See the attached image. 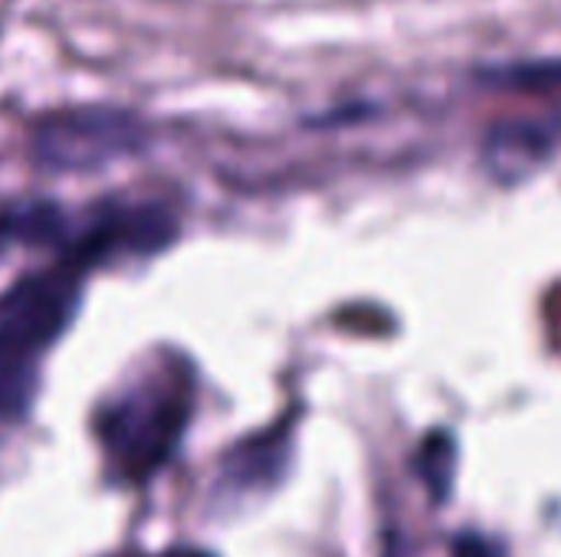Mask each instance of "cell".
<instances>
[{
  "label": "cell",
  "mask_w": 561,
  "mask_h": 557,
  "mask_svg": "<svg viewBox=\"0 0 561 557\" xmlns=\"http://www.w3.org/2000/svg\"><path fill=\"white\" fill-rule=\"evenodd\" d=\"M89 266L59 253L56 263L23 272L0 295V417L23 420L39 394L46 351L69 332L82 305Z\"/></svg>",
  "instance_id": "6da1fadb"
},
{
  "label": "cell",
  "mask_w": 561,
  "mask_h": 557,
  "mask_svg": "<svg viewBox=\"0 0 561 557\" xmlns=\"http://www.w3.org/2000/svg\"><path fill=\"white\" fill-rule=\"evenodd\" d=\"M187 407L181 394L161 387H131L102 410L99 440L125 479L145 483L181 440Z\"/></svg>",
  "instance_id": "7a4b0ae2"
},
{
  "label": "cell",
  "mask_w": 561,
  "mask_h": 557,
  "mask_svg": "<svg viewBox=\"0 0 561 557\" xmlns=\"http://www.w3.org/2000/svg\"><path fill=\"white\" fill-rule=\"evenodd\" d=\"M141 118L125 108L53 112L33 131V158L53 174H92L141 148Z\"/></svg>",
  "instance_id": "3957f363"
},
{
  "label": "cell",
  "mask_w": 561,
  "mask_h": 557,
  "mask_svg": "<svg viewBox=\"0 0 561 557\" xmlns=\"http://www.w3.org/2000/svg\"><path fill=\"white\" fill-rule=\"evenodd\" d=\"M454 557H503V552L483 535H460L454 538Z\"/></svg>",
  "instance_id": "277c9868"
},
{
  "label": "cell",
  "mask_w": 561,
  "mask_h": 557,
  "mask_svg": "<svg viewBox=\"0 0 561 557\" xmlns=\"http://www.w3.org/2000/svg\"><path fill=\"white\" fill-rule=\"evenodd\" d=\"M385 557H408V548H401V545L391 542V545L385 548Z\"/></svg>",
  "instance_id": "5b68a950"
},
{
  "label": "cell",
  "mask_w": 561,
  "mask_h": 557,
  "mask_svg": "<svg viewBox=\"0 0 561 557\" xmlns=\"http://www.w3.org/2000/svg\"><path fill=\"white\" fill-rule=\"evenodd\" d=\"M171 557H204V555H191V552H184V555H171Z\"/></svg>",
  "instance_id": "8992f818"
}]
</instances>
